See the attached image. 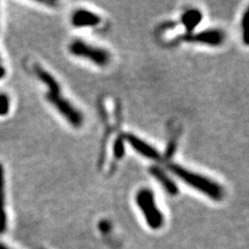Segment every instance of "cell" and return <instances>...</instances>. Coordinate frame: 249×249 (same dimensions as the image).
Returning <instances> with one entry per match:
<instances>
[{"label":"cell","mask_w":249,"mask_h":249,"mask_svg":"<svg viewBox=\"0 0 249 249\" xmlns=\"http://www.w3.org/2000/svg\"><path fill=\"white\" fill-rule=\"evenodd\" d=\"M35 71L38 79L44 82L47 89H48V91H47V100L55 107L56 110L64 116L73 127H81L83 124L82 113L78 110L68 99L62 96L60 84L55 79V77L40 66H36L35 68Z\"/></svg>","instance_id":"cell-1"},{"label":"cell","mask_w":249,"mask_h":249,"mask_svg":"<svg viewBox=\"0 0 249 249\" xmlns=\"http://www.w3.org/2000/svg\"><path fill=\"white\" fill-rule=\"evenodd\" d=\"M166 166L170 170V173H173L177 178H180L188 186L192 187L193 189L205 194L206 196L212 198L213 200L222 199V187L217 182L211 180L210 178L194 173V171L187 169L180 164H177V163L169 162Z\"/></svg>","instance_id":"cell-2"},{"label":"cell","mask_w":249,"mask_h":249,"mask_svg":"<svg viewBox=\"0 0 249 249\" xmlns=\"http://www.w3.org/2000/svg\"><path fill=\"white\" fill-rule=\"evenodd\" d=\"M136 204L152 230H159L163 227L164 216L156 204L155 196L151 189H140L136 194Z\"/></svg>","instance_id":"cell-3"},{"label":"cell","mask_w":249,"mask_h":249,"mask_svg":"<svg viewBox=\"0 0 249 249\" xmlns=\"http://www.w3.org/2000/svg\"><path fill=\"white\" fill-rule=\"evenodd\" d=\"M69 51L74 56L88 59L100 67L107 66L110 61V53L106 49L89 45L87 42L77 40L69 46Z\"/></svg>","instance_id":"cell-4"},{"label":"cell","mask_w":249,"mask_h":249,"mask_svg":"<svg viewBox=\"0 0 249 249\" xmlns=\"http://www.w3.org/2000/svg\"><path fill=\"white\" fill-rule=\"evenodd\" d=\"M185 38L188 42L211 46V47H217V46H220L224 42L225 35L220 29L212 28V29H206V30L199 31V33H196V34L188 35V36H186Z\"/></svg>","instance_id":"cell-5"},{"label":"cell","mask_w":249,"mask_h":249,"mask_svg":"<svg viewBox=\"0 0 249 249\" xmlns=\"http://www.w3.org/2000/svg\"><path fill=\"white\" fill-rule=\"evenodd\" d=\"M124 142L129 143L135 150V152H137L139 155L143 156L144 158L153 160V161L161 160V155L158 152V150H156L153 145L147 143L140 137L134 134L127 133L124 135Z\"/></svg>","instance_id":"cell-6"},{"label":"cell","mask_w":249,"mask_h":249,"mask_svg":"<svg viewBox=\"0 0 249 249\" xmlns=\"http://www.w3.org/2000/svg\"><path fill=\"white\" fill-rule=\"evenodd\" d=\"M101 21H102V19L98 14L83 9L75 11L71 18L73 26L77 28L96 27L100 24Z\"/></svg>","instance_id":"cell-7"},{"label":"cell","mask_w":249,"mask_h":249,"mask_svg":"<svg viewBox=\"0 0 249 249\" xmlns=\"http://www.w3.org/2000/svg\"><path fill=\"white\" fill-rule=\"evenodd\" d=\"M149 171L152 175V177L156 181L160 183V185L163 187V189H164L169 196H178V187L173 178L165 173L164 169L161 168L159 165H153L152 167H150Z\"/></svg>","instance_id":"cell-8"},{"label":"cell","mask_w":249,"mask_h":249,"mask_svg":"<svg viewBox=\"0 0 249 249\" xmlns=\"http://www.w3.org/2000/svg\"><path fill=\"white\" fill-rule=\"evenodd\" d=\"M202 20V14L196 9L185 11L181 16V24L184 26L186 33L192 35Z\"/></svg>","instance_id":"cell-9"},{"label":"cell","mask_w":249,"mask_h":249,"mask_svg":"<svg viewBox=\"0 0 249 249\" xmlns=\"http://www.w3.org/2000/svg\"><path fill=\"white\" fill-rule=\"evenodd\" d=\"M6 230V213L4 211V168L0 163V233Z\"/></svg>","instance_id":"cell-10"},{"label":"cell","mask_w":249,"mask_h":249,"mask_svg":"<svg viewBox=\"0 0 249 249\" xmlns=\"http://www.w3.org/2000/svg\"><path fill=\"white\" fill-rule=\"evenodd\" d=\"M113 154L115 159H122L124 155V136H119L113 144Z\"/></svg>","instance_id":"cell-11"},{"label":"cell","mask_w":249,"mask_h":249,"mask_svg":"<svg viewBox=\"0 0 249 249\" xmlns=\"http://www.w3.org/2000/svg\"><path fill=\"white\" fill-rule=\"evenodd\" d=\"M10 111V99L6 95H0V116H4Z\"/></svg>","instance_id":"cell-12"},{"label":"cell","mask_w":249,"mask_h":249,"mask_svg":"<svg viewBox=\"0 0 249 249\" xmlns=\"http://www.w3.org/2000/svg\"><path fill=\"white\" fill-rule=\"evenodd\" d=\"M99 229L101 231L106 233L109 231V230H110V223H109L108 221H101L99 223Z\"/></svg>","instance_id":"cell-13"},{"label":"cell","mask_w":249,"mask_h":249,"mask_svg":"<svg viewBox=\"0 0 249 249\" xmlns=\"http://www.w3.org/2000/svg\"><path fill=\"white\" fill-rule=\"evenodd\" d=\"M247 20H248V11L244 14V18L242 21V25H243V35H244V41L247 44V40H246V25H247Z\"/></svg>","instance_id":"cell-14"},{"label":"cell","mask_w":249,"mask_h":249,"mask_svg":"<svg viewBox=\"0 0 249 249\" xmlns=\"http://www.w3.org/2000/svg\"><path fill=\"white\" fill-rule=\"evenodd\" d=\"M4 75H5V69L2 66H0V79L3 78Z\"/></svg>","instance_id":"cell-15"},{"label":"cell","mask_w":249,"mask_h":249,"mask_svg":"<svg viewBox=\"0 0 249 249\" xmlns=\"http://www.w3.org/2000/svg\"><path fill=\"white\" fill-rule=\"evenodd\" d=\"M0 249H10V248H7L5 245H3V244H0Z\"/></svg>","instance_id":"cell-16"}]
</instances>
